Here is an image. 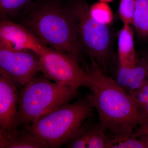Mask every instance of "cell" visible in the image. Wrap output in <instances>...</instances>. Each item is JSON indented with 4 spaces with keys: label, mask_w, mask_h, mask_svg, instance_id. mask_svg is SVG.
Listing matches in <instances>:
<instances>
[{
    "label": "cell",
    "mask_w": 148,
    "mask_h": 148,
    "mask_svg": "<svg viewBox=\"0 0 148 148\" xmlns=\"http://www.w3.org/2000/svg\"><path fill=\"white\" fill-rule=\"evenodd\" d=\"M137 138L145 144L146 148H148V134L140 135Z\"/></svg>",
    "instance_id": "obj_22"
},
{
    "label": "cell",
    "mask_w": 148,
    "mask_h": 148,
    "mask_svg": "<svg viewBox=\"0 0 148 148\" xmlns=\"http://www.w3.org/2000/svg\"><path fill=\"white\" fill-rule=\"evenodd\" d=\"M95 110L91 95L67 103L41 117L25 127L47 148H59L65 144Z\"/></svg>",
    "instance_id": "obj_3"
},
{
    "label": "cell",
    "mask_w": 148,
    "mask_h": 148,
    "mask_svg": "<svg viewBox=\"0 0 148 148\" xmlns=\"http://www.w3.org/2000/svg\"><path fill=\"white\" fill-rule=\"evenodd\" d=\"M118 53L119 66L133 67L138 63L135 52L134 34L131 25L123 24L118 36Z\"/></svg>",
    "instance_id": "obj_11"
},
{
    "label": "cell",
    "mask_w": 148,
    "mask_h": 148,
    "mask_svg": "<svg viewBox=\"0 0 148 148\" xmlns=\"http://www.w3.org/2000/svg\"><path fill=\"white\" fill-rule=\"evenodd\" d=\"M46 46L21 24L8 19L1 20L0 48L31 50L36 53Z\"/></svg>",
    "instance_id": "obj_9"
},
{
    "label": "cell",
    "mask_w": 148,
    "mask_h": 148,
    "mask_svg": "<svg viewBox=\"0 0 148 148\" xmlns=\"http://www.w3.org/2000/svg\"><path fill=\"white\" fill-rule=\"evenodd\" d=\"M89 10L90 16L100 23L109 26L113 21V14L107 3H95L89 7Z\"/></svg>",
    "instance_id": "obj_17"
},
{
    "label": "cell",
    "mask_w": 148,
    "mask_h": 148,
    "mask_svg": "<svg viewBox=\"0 0 148 148\" xmlns=\"http://www.w3.org/2000/svg\"><path fill=\"white\" fill-rule=\"evenodd\" d=\"M147 58L138 61L133 67L119 66L116 77V82L128 93L137 90L147 78Z\"/></svg>",
    "instance_id": "obj_10"
},
{
    "label": "cell",
    "mask_w": 148,
    "mask_h": 148,
    "mask_svg": "<svg viewBox=\"0 0 148 148\" xmlns=\"http://www.w3.org/2000/svg\"><path fill=\"white\" fill-rule=\"evenodd\" d=\"M86 67L90 75L88 88L98 112L99 123L108 135L132 134L138 126L146 124L130 95L104 74L94 59Z\"/></svg>",
    "instance_id": "obj_2"
},
{
    "label": "cell",
    "mask_w": 148,
    "mask_h": 148,
    "mask_svg": "<svg viewBox=\"0 0 148 148\" xmlns=\"http://www.w3.org/2000/svg\"><path fill=\"white\" fill-rule=\"evenodd\" d=\"M140 115L145 122L146 124L148 123V103L138 108Z\"/></svg>",
    "instance_id": "obj_21"
},
{
    "label": "cell",
    "mask_w": 148,
    "mask_h": 148,
    "mask_svg": "<svg viewBox=\"0 0 148 148\" xmlns=\"http://www.w3.org/2000/svg\"><path fill=\"white\" fill-rule=\"evenodd\" d=\"M41 72L38 57L31 50H12L0 48V73L16 86H24Z\"/></svg>",
    "instance_id": "obj_7"
},
{
    "label": "cell",
    "mask_w": 148,
    "mask_h": 148,
    "mask_svg": "<svg viewBox=\"0 0 148 148\" xmlns=\"http://www.w3.org/2000/svg\"><path fill=\"white\" fill-rule=\"evenodd\" d=\"M138 36L148 38V0H137L133 24Z\"/></svg>",
    "instance_id": "obj_13"
},
{
    "label": "cell",
    "mask_w": 148,
    "mask_h": 148,
    "mask_svg": "<svg viewBox=\"0 0 148 148\" xmlns=\"http://www.w3.org/2000/svg\"><path fill=\"white\" fill-rule=\"evenodd\" d=\"M145 134H148V123L138 126L134 130L133 133V136L136 138Z\"/></svg>",
    "instance_id": "obj_20"
},
{
    "label": "cell",
    "mask_w": 148,
    "mask_h": 148,
    "mask_svg": "<svg viewBox=\"0 0 148 148\" xmlns=\"http://www.w3.org/2000/svg\"><path fill=\"white\" fill-rule=\"evenodd\" d=\"M138 109L148 103V79L137 90L128 93Z\"/></svg>",
    "instance_id": "obj_19"
},
{
    "label": "cell",
    "mask_w": 148,
    "mask_h": 148,
    "mask_svg": "<svg viewBox=\"0 0 148 148\" xmlns=\"http://www.w3.org/2000/svg\"><path fill=\"white\" fill-rule=\"evenodd\" d=\"M147 60L148 65V58H147ZM147 78L148 79V67L147 76Z\"/></svg>",
    "instance_id": "obj_24"
},
{
    "label": "cell",
    "mask_w": 148,
    "mask_h": 148,
    "mask_svg": "<svg viewBox=\"0 0 148 148\" xmlns=\"http://www.w3.org/2000/svg\"><path fill=\"white\" fill-rule=\"evenodd\" d=\"M36 0H0L1 19H12L18 17L24 10Z\"/></svg>",
    "instance_id": "obj_14"
},
{
    "label": "cell",
    "mask_w": 148,
    "mask_h": 148,
    "mask_svg": "<svg viewBox=\"0 0 148 148\" xmlns=\"http://www.w3.org/2000/svg\"><path fill=\"white\" fill-rule=\"evenodd\" d=\"M19 93L17 86L6 76L0 77V134L7 138L18 132L17 125Z\"/></svg>",
    "instance_id": "obj_8"
},
{
    "label": "cell",
    "mask_w": 148,
    "mask_h": 148,
    "mask_svg": "<svg viewBox=\"0 0 148 148\" xmlns=\"http://www.w3.org/2000/svg\"><path fill=\"white\" fill-rule=\"evenodd\" d=\"M0 148H47L42 142L26 130L18 131L16 134L7 138L0 134Z\"/></svg>",
    "instance_id": "obj_12"
},
{
    "label": "cell",
    "mask_w": 148,
    "mask_h": 148,
    "mask_svg": "<svg viewBox=\"0 0 148 148\" xmlns=\"http://www.w3.org/2000/svg\"><path fill=\"white\" fill-rule=\"evenodd\" d=\"M108 138V134L100 123L91 122L88 133L87 148H106Z\"/></svg>",
    "instance_id": "obj_16"
},
{
    "label": "cell",
    "mask_w": 148,
    "mask_h": 148,
    "mask_svg": "<svg viewBox=\"0 0 148 148\" xmlns=\"http://www.w3.org/2000/svg\"><path fill=\"white\" fill-rule=\"evenodd\" d=\"M20 24L46 45L80 62L82 47L71 1L36 0L19 15Z\"/></svg>",
    "instance_id": "obj_1"
},
{
    "label": "cell",
    "mask_w": 148,
    "mask_h": 148,
    "mask_svg": "<svg viewBox=\"0 0 148 148\" xmlns=\"http://www.w3.org/2000/svg\"><path fill=\"white\" fill-rule=\"evenodd\" d=\"M137 0H121L118 14L123 24H133Z\"/></svg>",
    "instance_id": "obj_18"
},
{
    "label": "cell",
    "mask_w": 148,
    "mask_h": 148,
    "mask_svg": "<svg viewBox=\"0 0 148 148\" xmlns=\"http://www.w3.org/2000/svg\"><path fill=\"white\" fill-rule=\"evenodd\" d=\"M36 54L39 59L41 72L48 79L77 88L82 86L88 88L89 73L73 56L47 46Z\"/></svg>",
    "instance_id": "obj_6"
},
{
    "label": "cell",
    "mask_w": 148,
    "mask_h": 148,
    "mask_svg": "<svg viewBox=\"0 0 148 148\" xmlns=\"http://www.w3.org/2000/svg\"><path fill=\"white\" fill-rule=\"evenodd\" d=\"M99 1L103 2L109 3L112 1L114 0H99Z\"/></svg>",
    "instance_id": "obj_23"
},
{
    "label": "cell",
    "mask_w": 148,
    "mask_h": 148,
    "mask_svg": "<svg viewBox=\"0 0 148 148\" xmlns=\"http://www.w3.org/2000/svg\"><path fill=\"white\" fill-rule=\"evenodd\" d=\"M108 136L106 148H147L145 144L133 134Z\"/></svg>",
    "instance_id": "obj_15"
},
{
    "label": "cell",
    "mask_w": 148,
    "mask_h": 148,
    "mask_svg": "<svg viewBox=\"0 0 148 148\" xmlns=\"http://www.w3.org/2000/svg\"><path fill=\"white\" fill-rule=\"evenodd\" d=\"M77 21V30L82 48L101 70H106L112 58V34L108 25L90 16L89 7L83 0H71Z\"/></svg>",
    "instance_id": "obj_5"
},
{
    "label": "cell",
    "mask_w": 148,
    "mask_h": 148,
    "mask_svg": "<svg viewBox=\"0 0 148 148\" xmlns=\"http://www.w3.org/2000/svg\"><path fill=\"white\" fill-rule=\"evenodd\" d=\"M44 76L25 85L19 93L17 125L27 127L41 117L70 103L79 95L78 88L58 84Z\"/></svg>",
    "instance_id": "obj_4"
}]
</instances>
